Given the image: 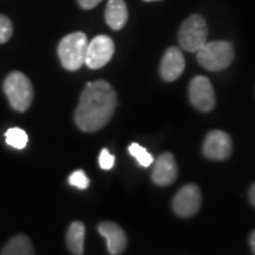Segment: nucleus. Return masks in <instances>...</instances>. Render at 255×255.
Here are the masks:
<instances>
[{"mask_svg":"<svg viewBox=\"0 0 255 255\" xmlns=\"http://www.w3.org/2000/svg\"><path fill=\"white\" fill-rule=\"evenodd\" d=\"M116 104V91L109 83L105 81L88 83L75 111V122L82 131H98L113 119Z\"/></svg>","mask_w":255,"mask_h":255,"instance_id":"obj_1","label":"nucleus"},{"mask_svg":"<svg viewBox=\"0 0 255 255\" xmlns=\"http://www.w3.org/2000/svg\"><path fill=\"white\" fill-rule=\"evenodd\" d=\"M88 44V37L84 32H72L64 37L57 49L63 68L69 71L81 69L85 64Z\"/></svg>","mask_w":255,"mask_h":255,"instance_id":"obj_2","label":"nucleus"},{"mask_svg":"<svg viewBox=\"0 0 255 255\" xmlns=\"http://www.w3.org/2000/svg\"><path fill=\"white\" fill-rule=\"evenodd\" d=\"M2 89L7 97L8 103L18 113H25L30 109L33 102V87L23 72L13 71L6 76Z\"/></svg>","mask_w":255,"mask_h":255,"instance_id":"obj_3","label":"nucleus"},{"mask_svg":"<svg viewBox=\"0 0 255 255\" xmlns=\"http://www.w3.org/2000/svg\"><path fill=\"white\" fill-rule=\"evenodd\" d=\"M197 62L209 71H222L231 65L234 59V47L229 41H207L197 51Z\"/></svg>","mask_w":255,"mask_h":255,"instance_id":"obj_4","label":"nucleus"},{"mask_svg":"<svg viewBox=\"0 0 255 255\" xmlns=\"http://www.w3.org/2000/svg\"><path fill=\"white\" fill-rule=\"evenodd\" d=\"M207 38V23L199 14H193L187 18L178 31V43L187 52H197L208 41Z\"/></svg>","mask_w":255,"mask_h":255,"instance_id":"obj_5","label":"nucleus"},{"mask_svg":"<svg viewBox=\"0 0 255 255\" xmlns=\"http://www.w3.org/2000/svg\"><path fill=\"white\" fill-rule=\"evenodd\" d=\"M114 53L115 44L110 37L104 36V34L96 36L88 44L85 64L88 68L92 70L101 69L110 62Z\"/></svg>","mask_w":255,"mask_h":255,"instance_id":"obj_6","label":"nucleus"},{"mask_svg":"<svg viewBox=\"0 0 255 255\" xmlns=\"http://www.w3.org/2000/svg\"><path fill=\"white\" fill-rule=\"evenodd\" d=\"M189 101L197 110L208 113L215 107V94L210 81L205 76H196L189 84Z\"/></svg>","mask_w":255,"mask_h":255,"instance_id":"obj_7","label":"nucleus"},{"mask_svg":"<svg viewBox=\"0 0 255 255\" xmlns=\"http://www.w3.org/2000/svg\"><path fill=\"white\" fill-rule=\"evenodd\" d=\"M201 207V191L196 184H187L178 190L173 200V209L178 216L190 218Z\"/></svg>","mask_w":255,"mask_h":255,"instance_id":"obj_8","label":"nucleus"},{"mask_svg":"<svg viewBox=\"0 0 255 255\" xmlns=\"http://www.w3.org/2000/svg\"><path fill=\"white\" fill-rule=\"evenodd\" d=\"M203 154L207 158L222 161L232 154V138L227 132L213 130L206 136L203 142Z\"/></svg>","mask_w":255,"mask_h":255,"instance_id":"obj_9","label":"nucleus"},{"mask_svg":"<svg viewBox=\"0 0 255 255\" xmlns=\"http://www.w3.org/2000/svg\"><path fill=\"white\" fill-rule=\"evenodd\" d=\"M177 174L178 170L176 161H175L173 154L164 152V154L159 155L155 161L151 178L157 186L167 187L176 180Z\"/></svg>","mask_w":255,"mask_h":255,"instance_id":"obj_10","label":"nucleus"},{"mask_svg":"<svg viewBox=\"0 0 255 255\" xmlns=\"http://www.w3.org/2000/svg\"><path fill=\"white\" fill-rule=\"evenodd\" d=\"M186 68V62L182 55V51L178 47L171 46L165 51L163 58H162L159 72L161 77L165 82H174L182 75Z\"/></svg>","mask_w":255,"mask_h":255,"instance_id":"obj_11","label":"nucleus"},{"mask_svg":"<svg viewBox=\"0 0 255 255\" xmlns=\"http://www.w3.org/2000/svg\"><path fill=\"white\" fill-rule=\"evenodd\" d=\"M98 232L107 241L108 251L111 255L123 253L127 248V235L117 223L104 221L98 226Z\"/></svg>","mask_w":255,"mask_h":255,"instance_id":"obj_12","label":"nucleus"},{"mask_svg":"<svg viewBox=\"0 0 255 255\" xmlns=\"http://www.w3.org/2000/svg\"><path fill=\"white\" fill-rule=\"evenodd\" d=\"M105 21L113 30L119 31L128 21V8L124 0H109L105 7Z\"/></svg>","mask_w":255,"mask_h":255,"instance_id":"obj_13","label":"nucleus"},{"mask_svg":"<svg viewBox=\"0 0 255 255\" xmlns=\"http://www.w3.org/2000/svg\"><path fill=\"white\" fill-rule=\"evenodd\" d=\"M84 223L81 221L72 222L66 233V246L73 255H83L84 253Z\"/></svg>","mask_w":255,"mask_h":255,"instance_id":"obj_14","label":"nucleus"},{"mask_svg":"<svg viewBox=\"0 0 255 255\" xmlns=\"http://www.w3.org/2000/svg\"><path fill=\"white\" fill-rule=\"evenodd\" d=\"M0 255H36V252L30 238L19 234L6 242Z\"/></svg>","mask_w":255,"mask_h":255,"instance_id":"obj_15","label":"nucleus"},{"mask_svg":"<svg viewBox=\"0 0 255 255\" xmlns=\"http://www.w3.org/2000/svg\"><path fill=\"white\" fill-rule=\"evenodd\" d=\"M6 143L14 149H24L27 145L28 136L20 128H11L5 133Z\"/></svg>","mask_w":255,"mask_h":255,"instance_id":"obj_16","label":"nucleus"},{"mask_svg":"<svg viewBox=\"0 0 255 255\" xmlns=\"http://www.w3.org/2000/svg\"><path fill=\"white\" fill-rule=\"evenodd\" d=\"M129 152L132 157L137 159V162H138L141 167L148 168L154 162V157H152L150 152L146 150L144 146L139 145L138 143H131L129 146Z\"/></svg>","mask_w":255,"mask_h":255,"instance_id":"obj_17","label":"nucleus"},{"mask_svg":"<svg viewBox=\"0 0 255 255\" xmlns=\"http://www.w3.org/2000/svg\"><path fill=\"white\" fill-rule=\"evenodd\" d=\"M13 33V25L9 18L0 14V44H5L11 39Z\"/></svg>","mask_w":255,"mask_h":255,"instance_id":"obj_18","label":"nucleus"},{"mask_svg":"<svg viewBox=\"0 0 255 255\" xmlns=\"http://www.w3.org/2000/svg\"><path fill=\"white\" fill-rule=\"evenodd\" d=\"M69 183L71 184L72 187L78 188V189L84 190L87 189L90 184V181H89V177L87 174L83 170H76L69 176Z\"/></svg>","mask_w":255,"mask_h":255,"instance_id":"obj_19","label":"nucleus"},{"mask_svg":"<svg viewBox=\"0 0 255 255\" xmlns=\"http://www.w3.org/2000/svg\"><path fill=\"white\" fill-rule=\"evenodd\" d=\"M98 162H100V167L103 169V170H110V169L115 165V156L113 154H110V151L108 150L107 148H104L103 150L101 151Z\"/></svg>","mask_w":255,"mask_h":255,"instance_id":"obj_20","label":"nucleus"},{"mask_svg":"<svg viewBox=\"0 0 255 255\" xmlns=\"http://www.w3.org/2000/svg\"><path fill=\"white\" fill-rule=\"evenodd\" d=\"M100 2H102V0H78V4L82 8L84 9H91L97 6Z\"/></svg>","mask_w":255,"mask_h":255,"instance_id":"obj_21","label":"nucleus"},{"mask_svg":"<svg viewBox=\"0 0 255 255\" xmlns=\"http://www.w3.org/2000/svg\"><path fill=\"white\" fill-rule=\"evenodd\" d=\"M250 200H251L252 205L255 207V183L251 187V189H250Z\"/></svg>","mask_w":255,"mask_h":255,"instance_id":"obj_22","label":"nucleus"},{"mask_svg":"<svg viewBox=\"0 0 255 255\" xmlns=\"http://www.w3.org/2000/svg\"><path fill=\"white\" fill-rule=\"evenodd\" d=\"M250 242H251V246H252V250H253V253L255 255V231L252 233L251 235V239H250Z\"/></svg>","mask_w":255,"mask_h":255,"instance_id":"obj_23","label":"nucleus"},{"mask_svg":"<svg viewBox=\"0 0 255 255\" xmlns=\"http://www.w3.org/2000/svg\"><path fill=\"white\" fill-rule=\"evenodd\" d=\"M144 1H148V2H150V1H159V0H144Z\"/></svg>","mask_w":255,"mask_h":255,"instance_id":"obj_24","label":"nucleus"}]
</instances>
